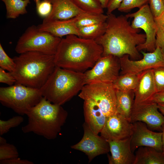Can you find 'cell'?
Segmentation results:
<instances>
[{
    "mask_svg": "<svg viewBox=\"0 0 164 164\" xmlns=\"http://www.w3.org/2000/svg\"><path fill=\"white\" fill-rule=\"evenodd\" d=\"M125 15L128 19H133L131 24L133 28L142 29L145 32V41L144 43L137 46L138 50L139 52L145 50L150 52L154 51L156 48L157 28L149 5L146 4L136 12Z\"/></svg>",
    "mask_w": 164,
    "mask_h": 164,
    "instance_id": "cell-9",
    "label": "cell"
},
{
    "mask_svg": "<svg viewBox=\"0 0 164 164\" xmlns=\"http://www.w3.org/2000/svg\"><path fill=\"white\" fill-rule=\"evenodd\" d=\"M143 56L141 59L133 60L125 55L119 58L121 66L120 75L138 74L146 70L164 67V55L160 48L156 46L152 52L141 51Z\"/></svg>",
    "mask_w": 164,
    "mask_h": 164,
    "instance_id": "cell-11",
    "label": "cell"
},
{
    "mask_svg": "<svg viewBox=\"0 0 164 164\" xmlns=\"http://www.w3.org/2000/svg\"><path fill=\"white\" fill-rule=\"evenodd\" d=\"M7 143L6 140L1 136H0V144H3Z\"/></svg>",
    "mask_w": 164,
    "mask_h": 164,
    "instance_id": "cell-44",
    "label": "cell"
},
{
    "mask_svg": "<svg viewBox=\"0 0 164 164\" xmlns=\"http://www.w3.org/2000/svg\"><path fill=\"white\" fill-rule=\"evenodd\" d=\"M106 22L79 28V36L88 39L94 40L99 38L105 33Z\"/></svg>",
    "mask_w": 164,
    "mask_h": 164,
    "instance_id": "cell-25",
    "label": "cell"
},
{
    "mask_svg": "<svg viewBox=\"0 0 164 164\" xmlns=\"http://www.w3.org/2000/svg\"><path fill=\"white\" fill-rule=\"evenodd\" d=\"M79 97L94 102L107 117L116 113V90L112 83H93L85 84Z\"/></svg>",
    "mask_w": 164,
    "mask_h": 164,
    "instance_id": "cell-8",
    "label": "cell"
},
{
    "mask_svg": "<svg viewBox=\"0 0 164 164\" xmlns=\"http://www.w3.org/2000/svg\"><path fill=\"white\" fill-rule=\"evenodd\" d=\"M78 8L86 12L104 13V9L98 0H71Z\"/></svg>",
    "mask_w": 164,
    "mask_h": 164,
    "instance_id": "cell-27",
    "label": "cell"
},
{
    "mask_svg": "<svg viewBox=\"0 0 164 164\" xmlns=\"http://www.w3.org/2000/svg\"><path fill=\"white\" fill-rule=\"evenodd\" d=\"M52 8L49 15L43 22L51 20H66L75 17L84 12L78 8L71 0H49Z\"/></svg>",
    "mask_w": 164,
    "mask_h": 164,
    "instance_id": "cell-20",
    "label": "cell"
},
{
    "mask_svg": "<svg viewBox=\"0 0 164 164\" xmlns=\"http://www.w3.org/2000/svg\"><path fill=\"white\" fill-rule=\"evenodd\" d=\"M123 0H109L107 7V14H110L118 9Z\"/></svg>",
    "mask_w": 164,
    "mask_h": 164,
    "instance_id": "cell-38",
    "label": "cell"
},
{
    "mask_svg": "<svg viewBox=\"0 0 164 164\" xmlns=\"http://www.w3.org/2000/svg\"><path fill=\"white\" fill-rule=\"evenodd\" d=\"M40 89L15 83L0 87V102L21 115H26L43 97Z\"/></svg>",
    "mask_w": 164,
    "mask_h": 164,
    "instance_id": "cell-6",
    "label": "cell"
},
{
    "mask_svg": "<svg viewBox=\"0 0 164 164\" xmlns=\"http://www.w3.org/2000/svg\"><path fill=\"white\" fill-rule=\"evenodd\" d=\"M134 91L135 94L134 105L150 101L157 92L152 69L146 70L138 74V83Z\"/></svg>",
    "mask_w": 164,
    "mask_h": 164,
    "instance_id": "cell-18",
    "label": "cell"
},
{
    "mask_svg": "<svg viewBox=\"0 0 164 164\" xmlns=\"http://www.w3.org/2000/svg\"><path fill=\"white\" fill-rule=\"evenodd\" d=\"M84 133L81 139L71 146V149L79 150L87 155L89 162L96 156L108 153L110 148L108 141L104 137L94 134L84 122L83 124Z\"/></svg>",
    "mask_w": 164,
    "mask_h": 164,
    "instance_id": "cell-12",
    "label": "cell"
},
{
    "mask_svg": "<svg viewBox=\"0 0 164 164\" xmlns=\"http://www.w3.org/2000/svg\"><path fill=\"white\" fill-rule=\"evenodd\" d=\"M107 18L103 13L84 12L76 17V24L79 28L106 22Z\"/></svg>",
    "mask_w": 164,
    "mask_h": 164,
    "instance_id": "cell-24",
    "label": "cell"
},
{
    "mask_svg": "<svg viewBox=\"0 0 164 164\" xmlns=\"http://www.w3.org/2000/svg\"><path fill=\"white\" fill-rule=\"evenodd\" d=\"M157 104L159 110L164 116V103H159Z\"/></svg>",
    "mask_w": 164,
    "mask_h": 164,
    "instance_id": "cell-41",
    "label": "cell"
},
{
    "mask_svg": "<svg viewBox=\"0 0 164 164\" xmlns=\"http://www.w3.org/2000/svg\"><path fill=\"white\" fill-rule=\"evenodd\" d=\"M107 15L106 31L95 40L103 48L102 56L111 55L119 58L128 55L132 60L141 59L137 46L145 42V34L139 33L140 29L133 28L125 15Z\"/></svg>",
    "mask_w": 164,
    "mask_h": 164,
    "instance_id": "cell-1",
    "label": "cell"
},
{
    "mask_svg": "<svg viewBox=\"0 0 164 164\" xmlns=\"http://www.w3.org/2000/svg\"><path fill=\"white\" fill-rule=\"evenodd\" d=\"M23 121V118L21 116H14L6 121L0 120V135L7 133L11 128L18 126Z\"/></svg>",
    "mask_w": 164,
    "mask_h": 164,
    "instance_id": "cell-28",
    "label": "cell"
},
{
    "mask_svg": "<svg viewBox=\"0 0 164 164\" xmlns=\"http://www.w3.org/2000/svg\"><path fill=\"white\" fill-rule=\"evenodd\" d=\"M68 115L62 105L43 97L26 114L28 123L22 130L24 133L32 132L48 140L54 139L60 132Z\"/></svg>",
    "mask_w": 164,
    "mask_h": 164,
    "instance_id": "cell-4",
    "label": "cell"
},
{
    "mask_svg": "<svg viewBox=\"0 0 164 164\" xmlns=\"http://www.w3.org/2000/svg\"><path fill=\"white\" fill-rule=\"evenodd\" d=\"M19 152L16 147L7 143L0 144V161L18 157Z\"/></svg>",
    "mask_w": 164,
    "mask_h": 164,
    "instance_id": "cell-29",
    "label": "cell"
},
{
    "mask_svg": "<svg viewBox=\"0 0 164 164\" xmlns=\"http://www.w3.org/2000/svg\"><path fill=\"white\" fill-rule=\"evenodd\" d=\"M84 101L85 122L94 134L98 135L102 129L107 117L94 102L89 100Z\"/></svg>",
    "mask_w": 164,
    "mask_h": 164,
    "instance_id": "cell-19",
    "label": "cell"
},
{
    "mask_svg": "<svg viewBox=\"0 0 164 164\" xmlns=\"http://www.w3.org/2000/svg\"><path fill=\"white\" fill-rule=\"evenodd\" d=\"M0 68L9 72L13 71L15 68L16 64L13 58L10 57L4 50L0 43Z\"/></svg>",
    "mask_w": 164,
    "mask_h": 164,
    "instance_id": "cell-30",
    "label": "cell"
},
{
    "mask_svg": "<svg viewBox=\"0 0 164 164\" xmlns=\"http://www.w3.org/2000/svg\"><path fill=\"white\" fill-rule=\"evenodd\" d=\"M155 45L159 47L164 55V30L157 27Z\"/></svg>",
    "mask_w": 164,
    "mask_h": 164,
    "instance_id": "cell-36",
    "label": "cell"
},
{
    "mask_svg": "<svg viewBox=\"0 0 164 164\" xmlns=\"http://www.w3.org/2000/svg\"><path fill=\"white\" fill-rule=\"evenodd\" d=\"M1 0L5 5L6 17L9 19H16L20 15L26 14V7L30 3L29 0Z\"/></svg>",
    "mask_w": 164,
    "mask_h": 164,
    "instance_id": "cell-23",
    "label": "cell"
},
{
    "mask_svg": "<svg viewBox=\"0 0 164 164\" xmlns=\"http://www.w3.org/2000/svg\"><path fill=\"white\" fill-rule=\"evenodd\" d=\"M154 20L157 27L164 30V11Z\"/></svg>",
    "mask_w": 164,
    "mask_h": 164,
    "instance_id": "cell-40",
    "label": "cell"
},
{
    "mask_svg": "<svg viewBox=\"0 0 164 164\" xmlns=\"http://www.w3.org/2000/svg\"><path fill=\"white\" fill-rule=\"evenodd\" d=\"M0 164H33V162L18 157L0 161Z\"/></svg>",
    "mask_w": 164,
    "mask_h": 164,
    "instance_id": "cell-37",
    "label": "cell"
},
{
    "mask_svg": "<svg viewBox=\"0 0 164 164\" xmlns=\"http://www.w3.org/2000/svg\"><path fill=\"white\" fill-rule=\"evenodd\" d=\"M116 113L123 115L130 121L134 103V90L122 91L116 90Z\"/></svg>",
    "mask_w": 164,
    "mask_h": 164,
    "instance_id": "cell-22",
    "label": "cell"
},
{
    "mask_svg": "<svg viewBox=\"0 0 164 164\" xmlns=\"http://www.w3.org/2000/svg\"><path fill=\"white\" fill-rule=\"evenodd\" d=\"M37 27L40 31L49 32L61 38L70 35L79 36L76 17L66 20H50L43 22Z\"/></svg>",
    "mask_w": 164,
    "mask_h": 164,
    "instance_id": "cell-17",
    "label": "cell"
},
{
    "mask_svg": "<svg viewBox=\"0 0 164 164\" xmlns=\"http://www.w3.org/2000/svg\"><path fill=\"white\" fill-rule=\"evenodd\" d=\"M62 38L40 31L32 25L28 27L18 39L15 50L18 53L36 51L55 55Z\"/></svg>",
    "mask_w": 164,
    "mask_h": 164,
    "instance_id": "cell-7",
    "label": "cell"
},
{
    "mask_svg": "<svg viewBox=\"0 0 164 164\" xmlns=\"http://www.w3.org/2000/svg\"><path fill=\"white\" fill-rule=\"evenodd\" d=\"M103 9L107 8L109 0H98Z\"/></svg>",
    "mask_w": 164,
    "mask_h": 164,
    "instance_id": "cell-42",
    "label": "cell"
},
{
    "mask_svg": "<svg viewBox=\"0 0 164 164\" xmlns=\"http://www.w3.org/2000/svg\"><path fill=\"white\" fill-rule=\"evenodd\" d=\"M149 6L154 18L159 16L164 11L163 0H149Z\"/></svg>",
    "mask_w": 164,
    "mask_h": 164,
    "instance_id": "cell-34",
    "label": "cell"
},
{
    "mask_svg": "<svg viewBox=\"0 0 164 164\" xmlns=\"http://www.w3.org/2000/svg\"><path fill=\"white\" fill-rule=\"evenodd\" d=\"M134 164H164V152L149 147L138 148Z\"/></svg>",
    "mask_w": 164,
    "mask_h": 164,
    "instance_id": "cell-21",
    "label": "cell"
},
{
    "mask_svg": "<svg viewBox=\"0 0 164 164\" xmlns=\"http://www.w3.org/2000/svg\"><path fill=\"white\" fill-rule=\"evenodd\" d=\"M163 1L164 3V0H163Z\"/></svg>",
    "mask_w": 164,
    "mask_h": 164,
    "instance_id": "cell-46",
    "label": "cell"
},
{
    "mask_svg": "<svg viewBox=\"0 0 164 164\" xmlns=\"http://www.w3.org/2000/svg\"><path fill=\"white\" fill-rule=\"evenodd\" d=\"M33 0L35 2L38 0Z\"/></svg>",
    "mask_w": 164,
    "mask_h": 164,
    "instance_id": "cell-45",
    "label": "cell"
},
{
    "mask_svg": "<svg viewBox=\"0 0 164 164\" xmlns=\"http://www.w3.org/2000/svg\"><path fill=\"white\" fill-rule=\"evenodd\" d=\"M16 80L10 72H6L0 68V82L11 86L14 84Z\"/></svg>",
    "mask_w": 164,
    "mask_h": 164,
    "instance_id": "cell-35",
    "label": "cell"
},
{
    "mask_svg": "<svg viewBox=\"0 0 164 164\" xmlns=\"http://www.w3.org/2000/svg\"><path fill=\"white\" fill-rule=\"evenodd\" d=\"M149 2V0H123L118 9L121 12H128L135 8L140 9Z\"/></svg>",
    "mask_w": 164,
    "mask_h": 164,
    "instance_id": "cell-31",
    "label": "cell"
},
{
    "mask_svg": "<svg viewBox=\"0 0 164 164\" xmlns=\"http://www.w3.org/2000/svg\"><path fill=\"white\" fill-rule=\"evenodd\" d=\"M130 121L132 123L141 121L150 129L161 130L164 116L159 112L157 103L149 101L134 105Z\"/></svg>",
    "mask_w": 164,
    "mask_h": 164,
    "instance_id": "cell-13",
    "label": "cell"
},
{
    "mask_svg": "<svg viewBox=\"0 0 164 164\" xmlns=\"http://www.w3.org/2000/svg\"><path fill=\"white\" fill-rule=\"evenodd\" d=\"M54 55L36 51H29L13 58L15 70L10 72L15 83L40 89L53 71L56 66Z\"/></svg>",
    "mask_w": 164,
    "mask_h": 164,
    "instance_id": "cell-3",
    "label": "cell"
},
{
    "mask_svg": "<svg viewBox=\"0 0 164 164\" xmlns=\"http://www.w3.org/2000/svg\"><path fill=\"white\" fill-rule=\"evenodd\" d=\"M156 92L164 91V67L152 69Z\"/></svg>",
    "mask_w": 164,
    "mask_h": 164,
    "instance_id": "cell-33",
    "label": "cell"
},
{
    "mask_svg": "<svg viewBox=\"0 0 164 164\" xmlns=\"http://www.w3.org/2000/svg\"><path fill=\"white\" fill-rule=\"evenodd\" d=\"M149 101L156 103H164V91L156 93L152 97Z\"/></svg>",
    "mask_w": 164,
    "mask_h": 164,
    "instance_id": "cell-39",
    "label": "cell"
},
{
    "mask_svg": "<svg viewBox=\"0 0 164 164\" xmlns=\"http://www.w3.org/2000/svg\"><path fill=\"white\" fill-rule=\"evenodd\" d=\"M38 15L44 19L50 14L52 8V4L49 0H38L35 2Z\"/></svg>",
    "mask_w": 164,
    "mask_h": 164,
    "instance_id": "cell-32",
    "label": "cell"
},
{
    "mask_svg": "<svg viewBox=\"0 0 164 164\" xmlns=\"http://www.w3.org/2000/svg\"><path fill=\"white\" fill-rule=\"evenodd\" d=\"M134 128L133 123L118 113L107 117L100 133L107 141L118 140L131 137Z\"/></svg>",
    "mask_w": 164,
    "mask_h": 164,
    "instance_id": "cell-14",
    "label": "cell"
},
{
    "mask_svg": "<svg viewBox=\"0 0 164 164\" xmlns=\"http://www.w3.org/2000/svg\"><path fill=\"white\" fill-rule=\"evenodd\" d=\"M103 52L102 46L95 40L68 35L61 39L54 55V63L56 66L84 73L94 66Z\"/></svg>",
    "mask_w": 164,
    "mask_h": 164,
    "instance_id": "cell-2",
    "label": "cell"
},
{
    "mask_svg": "<svg viewBox=\"0 0 164 164\" xmlns=\"http://www.w3.org/2000/svg\"><path fill=\"white\" fill-rule=\"evenodd\" d=\"M138 79V74L120 75L112 84L116 90L122 91H134L136 86Z\"/></svg>",
    "mask_w": 164,
    "mask_h": 164,
    "instance_id": "cell-26",
    "label": "cell"
},
{
    "mask_svg": "<svg viewBox=\"0 0 164 164\" xmlns=\"http://www.w3.org/2000/svg\"><path fill=\"white\" fill-rule=\"evenodd\" d=\"M131 136L118 140L108 141L111 155L108 156L109 164H134L135 155L131 148Z\"/></svg>",
    "mask_w": 164,
    "mask_h": 164,
    "instance_id": "cell-16",
    "label": "cell"
},
{
    "mask_svg": "<svg viewBox=\"0 0 164 164\" xmlns=\"http://www.w3.org/2000/svg\"><path fill=\"white\" fill-rule=\"evenodd\" d=\"M120 70L118 57L111 55L102 56L91 69L84 72L86 84L112 83L120 75Z\"/></svg>",
    "mask_w": 164,
    "mask_h": 164,
    "instance_id": "cell-10",
    "label": "cell"
},
{
    "mask_svg": "<svg viewBox=\"0 0 164 164\" xmlns=\"http://www.w3.org/2000/svg\"><path fill=\"white\" fill-rule=\"evenodd\" d=\"M85 84L84 73L56 66L40 89L43 97L46 100L62 105L80 92Z\"/></svg>",
    "mask_w": 164,
    "mask_h": 164,
    "instance_id": "cell-5",
    "label": "cell"
},
{
    "mask_svg": "<svg viewBox=\"0 0 164 164\" xmlns=\"http://www.w3.org/2000/svg\"><path fill=\"white\" fill-rule=\"evenodd\" d=\"M162 134V142L163 147V151L164 152V124L162 127L161 129Z\"/></svg>",
    "mask_w": 164,
    "mask_h": 164,
    "instance_id": "cell-43",
    "label": "cell"
},
{
    "mask_svg": "<svg viewBox=\"0 0 164 164\" xmlns=\"http://www.w3.org/2000/svg\"><path fill=\"white\" fill-rule=\"evenodd\" d=\"M133 124L131 148L133 152L138 148L142 146L150 147L158 151H163L162 132L152 131L145 123L141 121L135 122Z\"/></svg>",
    "mask_w": 164,
    "mask_h": 164,
    "instance_id": "cell-15",
    "label": "cell"
}]
</instances>
